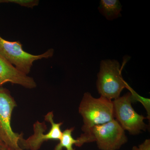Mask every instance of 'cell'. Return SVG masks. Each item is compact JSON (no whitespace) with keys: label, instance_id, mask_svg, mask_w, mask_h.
Masks as SVG:
<instances>
[{"label":"cell","instance_id":"obj_1","mask_svg":"<svg viewBox=\"0 0 150 150\" xmlns=\"http://www.w3.org/2000/svg\"><path fill=\"white\" fill-rule=\"evenodd\" d=\"M125 131L115 119L104 124L96 125L84 131L77 139L76 146L96 142L100 150L119 149L127 142Z\"/></svg>","mask_w":150,"mask_h":150},{"label":"cell","instance_id":"obj_2","mask_svg":"<svg viewBox=\"0 0 150 150\" xmlns=\"http://www.w3.org/2000/svg\"><path fill=\"white\" fill-rule=\"evenodd\" d=\"M79 111L83 119L81 128L83 132L93 126L115 119L112 100L101 96L95 98L89 92L84 94Z\"/></svg>","mask_w":150,"mask_h":150},{"label":"cell","instance_id":"obj_3","mask_svg":"<svg viewBox=\"0 0 150 150\" xmlns=\"http://www.w3.org/2000/svg\"><path fill=\"white\" fill-rule=\"evenodd\" d=\"M97 77L96 86L98 93L110 100L119 97L128 84L122 78L120 64L115 60H102Z\"/></svg>","mask_w":150,"mask_h":150},{"label":"cell","instance_id":"obj_4","mask_svg":"<svg viewBox=\"0 0 150 150\" xmlns=\"http://www.w3.org/2000/svg\"><path fill=\"white\" fill-rule=\"evenodd\" d=\"M54 52L53 48H50L40 55H33L23 50L20 41H8L0 36V56L26 75L30 72L33 62L51 58Z\"/></svg>","mask_w":150,"mask_h":150},{"label":"cell","instance_id":"obj_5","mask_svg":"<svg viewBox=\"0 0 150 150\" xmlns=\"http://www.w3.org/2000/svg\"><path fill=\"white\" fill-rule=\"evenodd\" d=\"M134 102L130 92L112 101L114 118L124 131L135 135L146 131L148 126L144 122L146 117L138 114L132 107L131 104Z\"/></svg>","mask_w":150,"mask_h":150},{"label":"cell","instance_id":"obj_6","mask_svg":"<svg viewBox=\"0 0 150 150\" xmlns=\"http://www.w3.org/2000/svg\"><path fill=\"white\" fill-rule=\"evenodd\" d=\"M16 105L9 91L0 86V137L6 146L13 150H23L19 145L23 134L15 133L11 126L12 113Z\"/></svg>","mask_w":150,"mask_h":150},{"label":"cell","instance_id":"obj_7","mask_svg":"<svg viewBox=\"0 0 150 150\" xmlns=\"http://www.w3.org/2000/svg\"><path fill=\"white\" fill-rule=\"evenodd\" d=\"M45 120L50 123L51 128L48 133L44 134L47 127L45 122L37 121L33 125V134L26 139L23 136L19 141V145L22 149L28 150H38L43 142L49 140H60L62 137L61 127L63 122L56 123L54 120L53 112H48L45 116Z\"/></svg>","mask_w":150,"mask_h":150},{"label":"cell","instance_id":"obj_8","mask_svg":"<svg viewBox=\"0 0 150 150\" xmlns=\"http://www.w3.org/2000/svg\"><path fill=\"white\" fill-rule=\"evenodd\" d=\"M6 83L28 89L34 88L37 86L33 78L21 72L0 56V86Z\"/></svg>","mask_w":150,"mask_h":150},{"label":"cell","instance_id":"obj_9","mask_svg":"<svg viewBox=\"0 0 150 150\" xmlns=\"http://www.w3.org/2000/svg\"><path fill=\"white\" fill-rule=\"evenodd\" d=\"M122 7L118 0H101L98 9L103 16L111 21L121 16Z\"/></svg>","mask_w":150,"mask_h":150},{"label":"cell","instance_id":"obj_10","mask_svg":"<svg viewBox=\"0 0 150 150\" xmlns=\"http://www.w3.org/2000/svg\"><path fill=\"white\" fill-rule=\"evenodd\" d=\"M74 130V128H71L62 132V138L59 140L60 142L55 146L54 150H62L63 148H65L67 150H75L73 145H76L77 140L73 137L72 133Z\"/></svg>","mask_w":150,"mask_h":150},{"label":"cell","instance_id":"obj_11","mask_svg":"<svg viewBox=\"0 0 150 150\" xmlns=\"http://www.w3.org/2000/svg\"><path fill=\"white\" fill-rule=\"evenodd\" d=\"M126 88L129 90L130 92L131 93L133 96L134 102L139 101L143 105L145 109L147 112V118L150 120V100L149 98H146L141 96L139 95L136 92L134 91L133 89L131 87L127 84Z\"/></svg>","mask_w":150,"mask_h":150},{"label":"cell","instance_id":"obj_12","mask_svg":"<svg viewBox=\"0 0 150 150\" xmlns=\"http://www.w3.org/2000/svg\"><path fill=\"white\" fill-rule=\"evenodd\" d=\"M13 3L28 8H33L39 4L38 0H0V3Z\"/></svg>","mask_w":150,"mask_h":150},{"label":"cell","instance_id":"obj_13","mask_svg":"<svg viewBox=\"0 0 150 150\" xmlns=\"http://www.w3.org/2000/svg\"><path fill=\"white\" fill-rule=\"evenodd\" d=\"M139 150H150V140L146 139L144 142L139 146Z\"/></svg>","mask_w":150,"mask_h":150},{"label":"cell","instance_id":"obj_14","mask_svg":"<svg viewBox=\"0 0 150 150\" xmlns=\"http://www.w3.org/2000/svg\"><path fill=\"white\" fill-rule=\"evenodd\" d=\"M0 150H13L12 149H11L8 147L6 146H4L0 149Z\"/></svg>","mask_w":150,"mask_h":150},{"label":"cell","instance_id":"obj_15","mask_svg":"<svg viewBox=\"0 0 150 150\" xmlns=\"http://www.w3.org/2000/svg\"><path fill=\"white\" fill-rule=\"evenodd\" d=\"M5 146V145L4 143H3L1 139V137H0V149L4 146Z\"/></svg>","mask_w":150,"mask_h":150},{"label":"cell","instance_id":"obj_16","mask_svg":"<svg viewBox=\"0 0 150 150\" xmlns=\"http://www.w3.org/2000/svg\"><path fill=\"white\" fill-rule=\"evenodd\" d=\"M132 150H139V149L138 147L136 146H134L133 147Z\"/></svg>","mask_w":150,"mask_h":150}]
</instances>
